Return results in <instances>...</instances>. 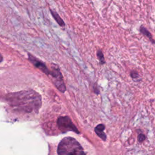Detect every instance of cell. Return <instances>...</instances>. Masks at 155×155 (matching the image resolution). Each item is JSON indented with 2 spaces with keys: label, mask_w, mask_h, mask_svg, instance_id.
Instances as JSON below:
<instances>
[{
  "label": "cell",
  "mask_w": 155,
  "mask_h": 155,
  "mask_svg": "<svg viewBox=\"0 0 155 155\" xmlns=\"http://www.w3.org/2000/svg\"><path fill=\"white\" fill-rule=\"evenodd\" d=\"M93 92H94L95 93H96V94H99V88H98V83L97 82H95L94 84L93 85Z\"/></svg>",
  "instance_id": "obj_12"
},
{
  "label": "cell",
  "mask_w": 155,
  "mask_h": 155,
  "mask_svg": "<svg viewBox=\"0 0 155 155\" xmlns=\"http://www.w3.org/2000/svg\"><path fill=\"white\" fill-rule=\"evenodd\" d=\"M96 56H97L98 59L99 60V64L101 65H104L106 63V61L105 60V58H104V55L103 52L101 49H98L97 52H96Z\"/></svg>",
  "instance_id": "obj_9"
},
{
  "label": "cell",
  "mask_w": 155,
  "mask_h": 155,
  "mask_svg": "<svg viewBox=\"0 0 155 155\" xmlns=\"http://www.w3.org/2000/svg\"><path fill=\"white\" fill-rule=\"evenodd\" d=\"M58 125L59 129L62 131H64V132L72 131H74L76 133H79L77 128L73 124L70 118L67 117V116H64V117H60L58 118Z\"/></svg>",
  "instance_id": "obj_4"
},
{
  "label": "cell",
  "mask_w": 155,
  "mask_h": 155,
  "mask_svg": "<svg viewBox=\"0 0 155 155\" xmlns=\"http://www.w3.org/2000/svg\"><path fill=\"white\" fill-rule=\"evenodd\" d=\"M130 76H131V78H132L133 79H134V81H139L138 79L140 78V76H139V73H138L136 71H135V70H131V71L130 72Z\"/></svg>",
  "instance_id": "obj_10"
},
{
  "label": "cell",
  "mask_w": 155,
  "mask_h": 155,
  "mask_svg": "<svg viewBox=\"0 0 155 155\" xmlns=\"http://www.w3.org/2000/svg\"><path fill=\"white\" fill-rule=\"evenodd\" d=\"M6 99L10 105L27 112L38 110L41 105V95L32 89L9 93Z\"/></svg>",
  "instance_id": "obj_1"
},
{
  "label": "cell",
  "mask_w": 155,
  "mask_h": 155,
  "mask_svg": "<svg viewBox=\"0 0 155 155\" xmlns=\"http://www.w3.org/2000/svg\"><path fill=\"white\" fill-rule=\"evenodd\" d=\"M147 139L146 136L144 133H139L138 136V141L139 143H142Z\"/></svg>",
  "instance_id": "obj_11"
},
{
  "label": "cell",
  "mask_w": 155,
  "mask_h": 155,
  "mask_svg": "<svg viewBox=\"0 0 155 155\" xmlns=\"http://www.w3.org/2000/svg\"><path fill=\"white\" fill-rule=\"evenodd\" d=\"M139 30H140L141 33H142L143 35H144L145 36H146L147 38H148V39H149V40L151 41L152 43L153 44L155 43L154 40L153 39L152 35H151V33H150V32L148 31V30H147L145 27H144V26H141L140 29H139Z\"/></svg>",
  "instance_id": "obj_8"
},
{
  "label": "cell",
  "mask_w": 155,
  "mask_h": 155,
  "mask_svg": "<svg viewBox=\"0 0 155 155\" xmlns=\"http://www.w3.org/2000/svg\"><path fill=\"white\" fill-rule=\"evenodd\" d=\"M49 10H50V13H51L52 16H53V18H54L55 20L56 21V22L57 23V24H58V25H59V26H61V27H65V23H64L63 19L61 18V17L59 16V15L58 14L57 12H56L54 10H52V9H50Z\"/></svg>",
  "instance_id": "obj_6"
},
{
  "label": "cell",
  "mask_w": 155,
  "mask_h": 155,
  "mask_svg": "<svg viewBox=\"0 0 155 155\" xmlns=\"http://www.w3.org/2000/svg\"><path fill=\"white\" fill-rule=\"evenodd\" d=\"M1 62H2L3 61V55H1Z\"/></svg>",
  "instance_id": "obj_13"
},
{
  "label": "cell",
  "mask_w": 155,
  "mask_h": 155,
  "mask_svg": "<svg viewBox=\"0 0 155 155\" xmlns=\"http://www.w3.org/2000/svg\"><path fill=\"white\" fill-rule=\"evenodd\" d=\"M58 155H85L83 148L75 138H64L58 147Z\"/></svg>",
  "instance_id": "obj_2"
},
{
  "label": "cell",
  "mask_w": 155,
  "mask_h": 155,
  "mask_svg": "<svg viewBox=\"0 0 155 155\" xmlns=\"http://www.w3.org/2000/svg\"><path fill=\"white\" fill-rule=\"evenodd\" d=\"M27 55H28L29 61H30V63L32 64V65H33L35 68L39 69L41 72H42V73L46 74L47 76H50V70H49L48 67H47L45 62H44L43 61H41V59H38V58L35 57V56L32 55L31 53H28Z\"/></svg>",
  "instance_id": "obj_5"
},
{
  "label": "cell",
  "mask_w": 155,
  "mask_h": 155,
  "mask_svg": "<svg viewBox=\"0 0 155 155\" xmlns=\"http://www.w3.org/2000/svg\"><path fill=\"white\" fill-rule=\"evenodd\" d=\"M50 76L52 77V82L56 88L61 93H64L67 88L64 83L63 75H62L59 65L55 63L51 64Z\"/></svg>",
  "instance_id": "obj_3"
},
{
  "label": "cell",
  "mask_w": 155,
  "mask_h": 155,
  "mask_svg": "<svg viewBox=\"0 0 155 155\" xmlns=\"http://www.w3.org/2000/svg\"><path fill=\"white\" fill-rule=\"evenodd\" d=\"M104 128H105V127H104V125L99 124V125H98V126L95 128V132L96 133V134H97L101 139H102L104 141H105V139H106V136H105V134L104 132Z\"/></svg>",
  "instance_id": "obj_7"
}]
</instances>
